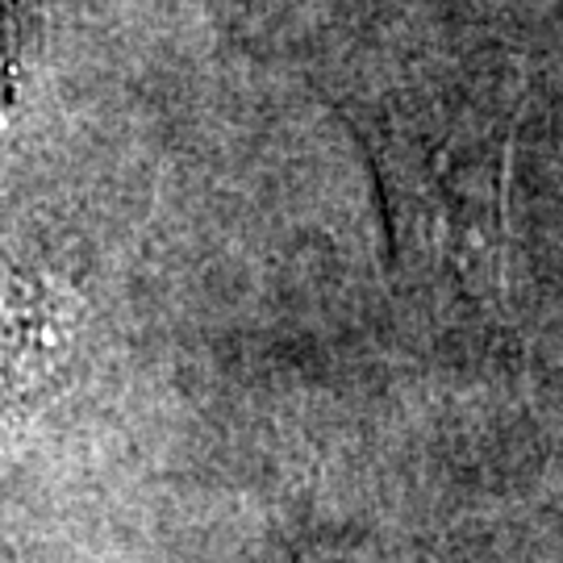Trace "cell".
Instances as JSON below:
<instances>
[{
	"mask_svg": "<svg viewBox=\"0 0 563 563\" xmlns=\"http://www.w3.org/2000/svg\"><path fill=\"white\" fill-rule=\"evenodd\" d=\"M401 280L467 322H505V159L509 142L467 92H388L367 109Z\"/></svg>",
	"mask_w": 563,
	"mask_h": 563,
	"instance_id": "cell-1",
	"label": "cell"
},
{
	"mask_svg": "<svg viewBox=\"0 0 563 563\" xmlns=\"http://www.w3.org/2000/svg\"><path fill=\"white\" fill-rule=\"evenodd\" d=\"M76 292L51 272L0 263V467L76 339Z\"/></svg>",
	"mask_w": 563,
	"mask_h": 563,
	"instance_id": "cell-2",
	"label": "cell"
},
{
	"mask_svg": "<svg viewBox=\"0 0 563 563\" xmlns=\"http://www.w3.org/2000/svg\"><path fill=\"white\" fill-rule=\"evenodd\" d=\"M30 51V0H0V125L18 104Z\"/></svg>",
	"mask_w": 563,
	"mask_h": 563,
	"instance_id": "cell-3",
	"label": "cell"
}]
</instances>
